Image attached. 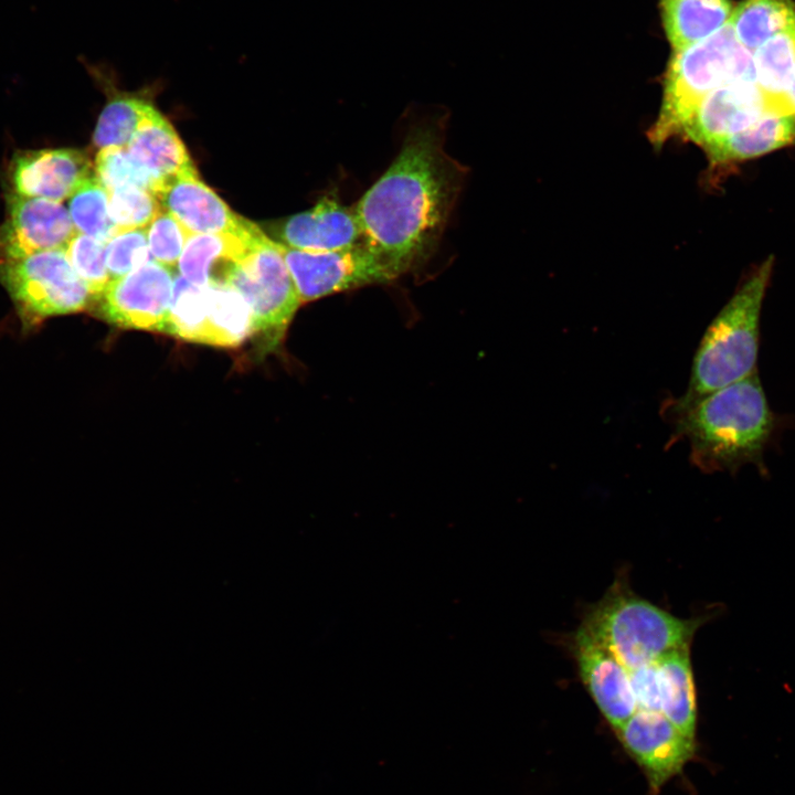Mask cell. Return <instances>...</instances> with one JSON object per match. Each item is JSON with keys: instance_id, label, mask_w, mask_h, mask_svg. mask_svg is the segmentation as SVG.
<instances>
[{"instance_id": "1", "label": "cell", "mask_w": 795, "mask_h": 795, "mask_svg": "<svg viewBox=\"0 0 795 795\" xmlns=\"http://www.w3.org/2000/svg\"><path fill=\"white\" fill-rule=\"evenodd\" d=\"M445 120L411 127L385 172L354 204L363 243L403 276L437 248L467 169L444 149Z\"/></svg>"}, {"instance_id": "5", "label": "cell", "mask_w": 795, "mask_h": 795, "mask_svg": "<svg viewBox=\"0 0 795 795\" xmlns=\"http://www.w3.org/2000/svg\"><path fill=\"white\" fill-rule=\"evenodd\" d=\"M738 81H754L752 52L740 44L729 22L710 36L672 51L664 80L659 114L648 131L662 147L681 118L712 91Z\"/></svg>"}, {"instance_id": "21", "label": "cell", "mask_w": 795, "mask_h": 795, "mask_svg": "<svg viewBox=\"0 0 795 795\" xmlns=\"http://www.w3.org/2000/svg\"><path fill=\"white\" fill-rule=\"evenodd\" d=\"M795 146V114L767 110L756 121L729 137L707 155L714 166L754 158Z\"/></svg>"}, {"instance_id": "31", "label": "cell", "mask_w": 795, "mask_h": 795, "mask_svg": "<svg viewBox=\"0 0 795 795\" xmlns=\"http://www.w3.org/2000/svg\"><path fill=\"white\" fill-rule=\"evenodd\" d=\"M190 234L172 214L161 208L147 227L151 258L174 271Z\"/></svg>"}, {"instance_id": "32", "label": "cell", "mask_w": 795, "mask_h": 795, "mask_svg": "<svg viewBox=\"0 0 795 795\" xmlns=\"http://www.w3.org/2000/svg\"><path fill=\"white\" fill-rule=\"evenodd\" d=\"M150 259L147 227L120 230L106 242V264L112 279L128 274Z\"/></svg>"}, {"instance_id": "8", "label": "cell", "mask_w": 795, "mask_h": 795, "mask_svg": "<svg viewBox=\"0 0 795 795\" xmlns=\"http://www.w3.org/2000/svg\"><path fill=\"white\" fill-rule=\"evenodd\" d=\"M279 245L301 304L400 278L393 267L364 243L322 253Z\"/></svg>"}, {"instance_id": "23", "label": "cell", "mask_w": 795, "mask_h": 795, "mask_svg": "<svg viewBox=\"0 0 795 795\" xmlns=\"http://www.w3.org/2000/svg\"><path fill=\"white\" fill-rule=\"evenodd\" d=\"M755 82L774 110L788 112L787 93L795 77V25L752 52Z\"/></svg>"}, {"instance_id": "25", "label": "cell", "mask_w": 795, "mask_h": 795, "mask_svg": "<svg viewBox=\"0 0 795 795\" xmlns=\"http://www.w3.org/2000/svg\"><path fill=\"white\" fill-rule=\"evenodd\" d=\"M735 38L750 52L776 33L795 25L792 0H744L728 21Z\"/></svg>"}, {"instance_id": "10", "label": "cell", "mask_w": 795, "mask_h": 795, "mask_svg": "<svg viewBox=\"0 0 795 795\" xmlns=\"http://www.w3.org/2000/svg\"><path fill=\"white\" fill-rule=\"evenodd\" d=\"M767 110L774 109L756 82H733L699 100L676 125L669 140L678 138L691 141L708 155Z\"/></svg>"}, {"instance_id": "33", "label": "cell", "mask_w": 795, "mask_h": 795, "mask_svg": "<svg viewBox=\"0 0 795 795\" xmlns=\"http://www.w3.org/2000/svg\"><path fill=\"white\" fill-rule=\"evenodd\" d=\"M637 709L660 711L659 680L656 661L629 670Z\"/></svg>"}, {"instance_id": "24", "label": "cell", "mask_w": 795, "mask_h": 795, "mask_svg": "<svg viewBox=\"0 0 795 795\" xmlns=\"http://www.w3.org/2000/svg\"><path fill=\"white\" fill-rule=\"evenodd\" d=\"M208 316L204 343L237 347L253 335L250 305L233 286L205 287Z\"/></svg>"}, {"instance_id": "4", "label": "cell", "mask_w": 795, "mask_h": 795, "mask_svg": "<svg viewBox=\"0 0 795 795\" xmlns=\"http://www.w3.org/2000/svg\"><path fill=\"white\" fill-rule=\"evenodd\" d=\"M771 271L772 258L751 274L709 325L680 401L697 400L757 371L761 311Z\"/></svg>"}, {"instance_id": "14", "label": "cell", "mask_w": 795, "mask_h": 795, "mask_svg": "<svg viewBox=\"0 0 795 795\" xmlns=\"http://www.w3.org/2000/svg\"><path fill=\"white\" fill-rule=\"evenodd\" d=\"M271 239L304 252L322 253L363 243L354 205H344L337 194L324 195L304 212L278 221L269 229Z\"/></svg>"}, {"instance_id": "30", "label": "cell", "mask_w": 795, "mask_h": 795, "mask_svg": "<svg viewBox=\"0 0 795 795\" xmlns=\"http://www.w3.org/2000/svg\"><path fill=\"white\" fill-rule=\"evenodd\" d=\"M94 173L108 190L120 187H139L155 193L156 182L128 153L126 148L99 149Z\"/></svg>"}, {"instance_id": "12", "label": "cell", "mask_w": 795, "mask_h": 795, "mask_svg": "<svg viewBox=\"0 0 795 795\" xmlns=\"http://www.w3.org/2000/svg\"><path fill=\"white\" fill-rule=\"evenodd\" d=\"M76 232L60 202L8 192L7 215L0 224V261L64 250Z\"/></svg>"}, {"instance_id": "19", "label": "cell", "mask_w": 795, "mask_h": 795, "mask_svg": "<svg viewBox=\"0 0 795 795\" xmlns=\"http://www.w3.org/2000/svg\"><path fill=\"white\" fill-rule=\"evenodd\" d=\"M656 665L660 712L681 733L696 740L698 711L690 646L666 654Z\"/></svg>"}, {"instance_id": "22", "label": "cell", "mask_w": 795, "mask_h": 795, "mask_svg": "<svg viewBox=\"0 0 795 795\" xmlns=\"http://www.w3.org/2000/svg\"><path fill=\"white\" fill-rule=\"evenodd\" d=\"M666 35L674 51L721 29L733 12L729 0H659Z\"/></svg>"}, {"instance_id": "16", "label": "cell", "mask_w": 795, "mask_h": 795, "mask_svg": "<svg viewBox=\"0 0 795 795\" xmlns=\"http://www.w3.org/2000/svg\"><path fill=\"white\" fill-rule=\"evenodd\" d=\"M572 647L583 685L617 732L637 710L629 670L581 626Z\"/></svg>"}, {"instance_id": "13", "label": "cell", "mask_w": 795, "mask_h": 795, "mask_svg": "<svg viewBox=\"0 0 795 795\" xmlns=\"http://www.w3.org/2000/svg\"><path fill=\"white\" fill-rule=\"evenodd\" d=\"M155 194L160 206L191 234L230 233L252 239L262 231L253 222L233 212L200 180L197 169L166 180Z\"/></svg>"}, {"instance_id": "20", "label": "cell", "mask_w": 795, "mask_h": 795, "mask_svg": "<svg viewBox=\"0 0 795 795\" xmlns=\"http://www.w3.org/2000/svg\"><path fill=\"white\" fill-rule=\"evenodd\" d=\"M89 71L110 92V98L97 120L93 142L98 149L126 148L157 109L148 96L141 93L116 91L105 70L89 66Z\"/></svg>"}, {"instance_id": "29", "label": "cell", "mask_w": 795, "mask_h": 795, "mask_svg": "<svg viewBox=\"0 0 795 795\" xmlns=\"http://www.w3.org/2000/svg\"><path fill=\"white\" fill-rule=\"evenodd\" d=\"M108 205L119 231L148 227L161 209L152 191L132 186L108 190Z\"/></svg>"}, {"instance_id": "7", "label": "cell", "mask_w": 795, "mask_h": 795, "mask_svg": "<svg viewBox=\"0 0 795 795\" xmlns=\"http://www.w3.org/2000/svg\"><path fill=\"white\" fill-rule=\"evenodd\" d=\"M230 285L250 305L257 352L275 351L303 305L280 245L263 232Z\"/></svg>"}, {"instance_id": "11", "label": "cell", "mask_w": 795, "mask_h": 795, "mask_svg": "<svg viewBox=\"0 0 795 795\" xmlns=\"http://www.w3.org/2000/svg\"><path fill=\"white\" fill-rule=\"evenodd\" d=\"M616 733L643 770L650 795H659L697 751V741L681 733L660 711L637 709Z\"/></svg>"}, {"instance_id": "3", "label": "cell", "mask_w": 795, "mask_h": 795, "mask_svg": "<svg viewBox=\"0 0 795 795\" xmlns=\"http://www.w3.org/2000/svg\"><path fill=\"white\" fill-rule=\"evenodd\" d=\"M703 622L670 614L638 596L619 577L586 612L581 627L633 670L690 646Z\"/></svg>"}, {"instance_id": "9", "label": "cell", "mask_w": 795, "mask_h": 795, "mask_svg": "<svg viewBox=\"0 0 795 795\" xmlns=\"http://www.w3.org/2000/svg\"><path fill=\"white\" fill-rule=\"evenodd\" d=\"M174 275L173 269L150 259L112 279L93 298L91 309L120 328L165 333Z\"/></svg>"}, {"instance_id": "27", "label": "cell", "mask_w": 795, "mask_h": 795, "mask_svg": "<svg viewBox=\"0 0 795 795\" xmlns=\"http://www.w3.org/2000/svg\"><path fill=\"white\" fill-rule=\"evenodd\" d=\"M68 208L80 233L106 243L119 231L109 213L108 191L95 173L71 197Z\"/></svg>"}, {"instance_id": "15", "label": "cell", "mask_w": 795, "mask_h": 795, "mask_svg": "<svg viewBox=\"0 0 795 795\" xmlns=\"http://www.w3.org/2000/svg\"><path fill=\"white\" fill-rule=\"evenodd\" d=\"M92 174L88 157L77 149L18 151L8 167L9 192L62 202Z\"/></svg>"}, {"instance_id": "6", "label": "cell", "mask_w": 795, "mask_h": 795, "mask_svg": "<svg viewBox=\"0 0 795 795\" xmlns=\"http://www.w3.org/2000/svg\"><path fill=\"white\" fill-rule=\"evenodd\" d=\"M0 284L24 330L46 319L91 307L93 294L71 266L64 250L0 261Z\"/></svg>"}, {"instance_id": "26", "label": "cell", "mask_w": 795, "mask_h": 795, "mask_svg": "<svg viewBox=\"0 0 795 795\" xmlns=\"http://www.w3.org/2000/svg\"><path fill=\"white\" fill-rule=\"evenodd\" d=\"M206 316V288L193 285L176 274L165 333L203 344Z\"/></svg>"}, {"instance_id": "28", "label": "cell", "mask_w": 795, "mask_h": 795, "mask_svg": "<svg viewBox=\"0 0 795 795\" xmlns=\"http://www.w3.org/2000/svg\"><path fill=\"white\" fill-rule=\"evenodd\" d=\"M64 252L71 266L94 297L112 280L106 264V243L76 232Z\"/></svg>"}, {"instance_id": "18", "label": "cell", "mask_w": 795, "mask_h": 795, "mask_svg": "<svg viewBox=\"0 0 795 795\" xmlns=\"http://www.w3.org/2000/svg\"><path fill=\"white\" fill-rule=\"evenodd\" d=\"M126 149L153 179L156 191L166 180L195 169L174 128L158 110L137 131Z\"/></svg>"}, {"instance_id": "2", "label": "cell", "mask_w": 795, "mask_h": 795, "mask_svg": "<svg viewBox=\"0 0 795 795\" xmlns=\"http://www.w3.org/2000/svg\"><path fill=\"white\" fill-rule=\"evenodd\" d=\"M680 433L691 458L704 471H731L745 465L764 469V452L777 430L764 388L751 375L678 404Z\"/></svg>"}, {"instance_id": "34", "label": "cell", "mask_w": 795, "mask_h": 795, "mask_svg": "<svg viewBox=\"0 0 795 795\" xmlns=\"http://www.w3.org/2000/svg\"><path fill=\"white\" fill-rule=\"evenodd\" d=\"M786 105L789 113L795 114V77L787 93Z\"/></svg>"}, {"instance_id": "17", "label": "cell", "mask_w": 795, "mask_h": 795, "mask_svg": "<svg viewBox=\"0 0 795 795\" xmlns=\"http://www.w3.org/2000/svg\"><path fill=\"white\" fill-rule=\"evenodd\" d=\"M263 232L252 239L230 233L190 234L177 265L179 274L201 287L229 286Z\"/></svg>"}]
</instances>
